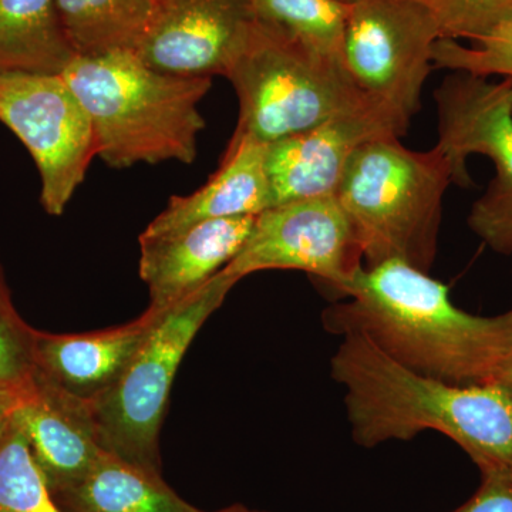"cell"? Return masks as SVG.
Here are the masks:
<instances>
[{
  "instance_id": "obj_1",
  "label": "cell",
  "mask_w": 512,
  "mask_h": 512,
  "mask_svg": "<svg viewBox=\"0 0 512 512\" xmlns=\"http://www.w3.org/2000/svg\"><path fill=\"white\" fill-rule=\"evenodd\" d=\"M325 309L333 335L363 333L421 375L457 386L500 382L512 362V309L478 316L451 302L448 286L406 262L362 268Z\"/></svg>"
},
{
  "instance_id": "obj_2",
  "label": "cell",
  "mask_w": 512,
  "mask_h": 512,
  "mask_svg": "<svg viewBox=\"0 0 512 512\" xmlns=\"http://www.w3.org/2000/svg\"><path fill=\"white\" fill-rule=\"evenodd\" d=\"M330 376L356 444L409 441L431 430L453 440L487 474H512V392L501 383L457 386L421 375L363 333L342 335Z\"/></svg>"
},
{
  "instance_id": "obj_3",
  "label": "cell",
  "mask_w": 512,
  "mask_h": 512,
  "mask_svg": "<svg viewBox=\"0 0 512 512\" xmlns=\"http://www.w3.org/2000/svg\"><path fill=\"white\" fill-rule=\"evenodd\" d=\"M62 76L92 121L97 157L109 167L194 163L205 128L198 106L212 77L157 72L134 50L76 56Z\"/></svg>"
},
{
  "instance_id": "obj_4",
  "label": "cell",
  "mask_w": 512,
  "mask_h": 512,
  "mask_svg": "<svg viewBox=\"0 0 512 512\" xmlns=\"http://www.w3.org/2000/svg\"><path fill=\"white\" fill-rule=\"evenodd\" d=\"M450 184L453 168L439 146L414 151L399 137H380L357 148L335 195L359 239L363 266L397 259L430 274Z\"/></svg>"
},
{
  "instance_id": "obj_5",
  "label": "cell",
  "mask_w": 512,
  "mask_h": 512,
  "mask_svg": "<svg viewBox=\"0 0 512 512\" xmlns=\"http://www.w3.org/2000/svg\"><path fill=\"white\" fill-rule=\"evenodd\" d=\"M225 77L238 97L235 133L265 144L376 101L343 64L311 55L256 18Z\"/></svg>"
},
{
  "instance_id": "obj_6",
  "label": "cell",
  "mask_w": 512,
  "mask_h": 512,
  "mask_svg": "<svg viewBox=\"0 0 512 512\" xmlns=\"http://www.w3.org/2000/svg\"><path fill=\"white\" fill-rule=\"evenodd\" d=\"M237 284L218 272L198 291L160 313L119 382L89 403L103 450L161 473L158 441L178 367L202 325Z\"/></svg>"
},
{
  "instance_id": "obj_7",
  "label": "cell",
  "mask_w": 512,
  "mask_h": 512,
  "mask_svg": "<svg viewBox=\"0 0 512 512\" xmlns=\"http://www.w3.org/2000/svg\"><path fill=\"white\" fill-rule=\"evenodd\" d=\"M441 148L454 184H473L467 160L493 161L495 175L468 212L467 224L488 248L512 255V79L451 72L434 92Z\"/></svg>"
},
{
  "instance_id": "obj_8",
  "label": "cell",
  "mask_w": 512,
  "mask_h": 512,
  "mask_svg": "<svg viewBox=\"0 0 512 512\" xmlns=\"http://www.w3.org/2000/svg\"><path fill=\"white\" fill-rule=\"evenodd\" d=\"M436 20L416 0H356L350 6L343 63L356 86L410 126L434 70Z\"/></svg>"
},
{
  "instance_id": "obj_9",
  "label": "cell",
  "mask_w": 512,
  "mask_h": 512,
  "mask_svg": "<svg viewBox=\"0 0 512 512\" xmlns=\"http://www.w3.org/2000/svg\"><path fill=\"white\" fill-rule=\"evenodd\" d=\"M0 123L35 161L43 210L60 217L97 157L82 103L62 74H0Z\"/></svg>"
},
{
  "instance_id": "obj_10",
  "label": "cell",
  "mask_w": 512,
  "mask_h": 512,
  "mask_svg": "<svg viewBox=\"0 0 512 512\" xmlns=\"http://www.w3.org/2000/svg\"><path fill=\"white\" fill-rule=\"evenodd\" d=\"M363 266V252L336 195L276 204L256 215L244 247L222 274L239 282L272 269L301 271L342 295Z\"/></svg>"
},
{
  "instance_id": "obj_11",
  "label": "cell",
  "mask_w": 512,
  "mask_h": 512,
  "mask_svg": "<svg viewBox=\"0 0 512 512\" xmlns=\"http://www.w3.org/2000/svg\"><path fill=\"white\" fill-rule=\"evenodd\" d=\"M255 22L252 0H156L134 52L175 76H224Z\"/></svg>"
},
{
  "instance_id": "obj_12",
  "label": "cell",
  "mask_w": 512,
  "mask_h": 512,
  "mask_svg": "<svg viewBox=\"0 0 512 512\" xmlns=\"http://www.w3.org/2000/svg\"><path fill=\"white\" fill-rule=\"evenodd\" d=\"M409 127L392 110L373 101L268 144L266 168L274 205L335 195L357 148L375 138H402Z\"/></svg>"
},
{
  "instance_id": "obj_13",
  "label": "cell",
  "mask_w": 512,
  "mask_h": 512,
  "mask_svg": "<svg viewBox=\"0 0 512 512\" xmlns=\"http://www.w3.org/2000/svg\"><path fill=\"white\" fill-rule=\"evenodd\" d=\"M255 217L198 222L164 237H140V276L150 292L147 311L160 315L198 291L244 247Z\"/></svg>"
},
{
  "instance_id": "obj_14",
  "label": "cell",
  "mask_w": 512,
  "mask_h": 512,
  "mask_svg": "<svg viewBox=\"0 0 512 512\" xmlns=\"http://www.w3.org/2000/svg\"><path fill=\"white\" fill-rule=\"evenodd\" d=\"M53 497L86 476L103 448L89 403L36 376L33 392L12 410Z\"/></svg>"
},
{
  "instance_id": "obj_15",
  "label": "cell",
  "mask_w": 512,
  "mask_h": 512,
  "mask_svg": "<svg viewBox=\"0 0 512 512\" xmlns=\"http://www.w3.org/2000/svg\"><path fill=\"white\" fill-rule=\"evenodd\" d=\"M158 316L146 311L127 325L80 335L36 330V376L76 399L92 403L119 382Z\"/></svg>"
},
{
  "instance_id": "obj_16",
  "label": "cell",
  "mask_w": 512,
  "mask_h": 512,
  "mask_svg": "<svg viewBox=\"0 0 512 512\" xmlns=\"http://www.w3.org/2000/svg\"><path fill=\"white\" fill-rule=\"evenodd\" d=\"M268 144L234 133L217 173L190 195H175L140 237L175 234L202 221L256 217L274 205L268 168Z\"/></svg>"
},
{
  "instance_id": "obj_17",
  "label": "cell",
  "mask_w": 512,
  "mask_h": 512,
  "mask_svg": "<svg viewBox=\"0 0 512 512\" xmlns=\"http://www.w3.org/2000/svg\"><path fill=\"white\" fill-rule=\"evenodd\" d=\"M63 512H197L161 478L103 450L96 463L63 493L55 495Z\"/></svg>"
},
{
  "instance_id": "obj_18",
  "label": "cell",
  "mask_w": 512,
  "mask_h": 512,
  "mask_svg": "<svg viewBox=\"0 0 512 512\" xmlns=\"http://www.w3.org/2000/svg\"><path fill=\"white\" fill-rule=\"evenodd\" d=\"M76 56L56 0H0V74H62Z\"/></svg>"
},
{
  "instance_id": "obj_19",
  "label": "cell",
  "mask_w": 512,
  "mask_h": 512,
  "mask_svg": "<svg viewBox=\"0 0 512 512\" xmlns=\"http://www.w3.org/2000/svg\"><path fill=\"white\" fill-rule=\"evenodd\" d=\"M64 32L77 56L136 50L156 0H56Z\"/></svg>"
},
{
  "instance_id": "obj_20",
  "label": "cell",
  "mask_w": 512,
  "mask_h": 512,
  "mask_svg": "<svg viewBox=\"0 0 512 512\" xmlns=\"http://www.w3.org/2000/svg\"><path fill=\"white\" fill-rule=\"evenodd\" d=\"M350 6L345 0H252L259 22L311 55L343 66Z\"/></svg>"
},
{
  "instance_id": "obj_21",
  "label": "cell",
  "mask_w": 512,
  "mask_h": 512,
  "mask_svg": "<svg viewBox=\"0 0 512 512\" xmlns=\"http://www.w3.org/2000/svg\"><path fill=\"white\" fill-rule=\"evenodd\" d=\"M0 512H63L12 416L0 439Z\"/></svg>"
},
{
  "instance_id": "obj_22",
  "label": "cell",
  "mask_w": 512,
  "mask_h": 512,
  "mask_svg": "<svg viewBox=\"0 0 512 512\" xmlns=\"http://www.w3.org/2000/svg\"><path fill=\"white\" fill-rule=\"evenodd\" d=\"M36 329L16 311L0 264V403L15 409L35 389Z\"/></svg>"
},
{
  "instance_id": "obj_23",
  "label": "cell",
  "mask_w": 512,
  "mask_h": 512,
  "mask_svg": "<svg viewBox=\"0 0 512 512\" xmlns=\"http://www.w3.org/2000/svg\"><path fill=\"white\" fill-rule=\"evenodd\" d=\"M433 64L434 69L512 79V20L471 45H463L458 40H437Z\"/></svg>"
},
{
  "instance_id": "obj_24",
  "label": "cell",
  "mask_w": 512,
  "mask_h": 512,
  "mask_svg": "<svg viewBox=\"0 0 512 512\" xmlns=\"http://www.w3.org/2000/svg\"><path fill=\"white\" fill-rule=\"evenodd\" d=\"M436 20L440 39L474 40L512 20V0H416Z\"/></svg>"
},
{
  "instance_id": "obj_25",
  "label": "cell",
  "mask_w": 512,
  "mask_h": 512,
  "mask_svg": "<svg viewBox=\"0 0 512 512\" xmlns=\"http://www.w3.org/2000/svg\"><path fill=\"white\" fill-rule=\"evenodd\" d=\"M453 512H512V474L483 476L476 494Z\"/></svg>"
},
{
  "instance_id": "obj_26",
  "label": "cell",
  "mask_w": 512,
  "mask_h": 512,
  "mask_svg": "<svg viewBox=\"0 0 512 512\" xmlns=\"http://www.w3.org/2000/svg\"><path fill=\"white\" fill-rule=\"evenodd\" d=\"M10 416H12V410L6 404L0 403V439H2L5 431L8 430L10 424Z\"/></svg>"
},
{
  "instance_id": "obj_27",
  "label": "cell",
  "mask_w": 512,
  "mask_h": 512,
  "mask_svg": "<svg viewBox=\"0 0 512 512\" xmlns=\"http://www.w3.org/2000/svg\"><path fill=\"white\" fill-rule=\"evenodd\" d=\"M498 383L504 384V386L508 387L512 392V362L508 365L507 369H505V372Z\"/></svg>"
},
{
  "instance_id": "obj_28",
  "label": "cell",
  "mask_w": 512,
  "mask_h": 512,
  "mask_svg": "<svg viewBox=\"0 0 512 512\" xmlns=\"http://www.w3.org/2000/svg\"><path fill=\"white\" fill-rule=\"evenodd\" d=\"M197 512H205L198 510ZM217 512H252L245 508L244 505H232V507L225 508V510L217 511Z\"/></svg>"
},
{
  "instance_id": "obj_29",
  "label": "cell",
  "mask_w": 512,
  "mask_h": 512,
  "mask_svg": "<svg viewBox=\"0 0 512 512\" xmlns=\"http://www.w3.org/2000/svg\"><path fill=\"white\" fill-rule=\"evenodd\" d=\"M345 2L353 3V2H356V0H345Z\"/></svg>"
},
{
  "instance_id": "obj_30",
  "label": "cell",
  "mask_w": 512,
  "mask_h": 512,
  "mask_svg": "<svg viewBox=\"0 0 512 512\" xmlns=\"http://www.w3.org/2000/svg\"><path fill=\"white\" fill-rule=\"evenodd\" d=\"M252 512H256V511H252Z\"/></svg>"
}]
</instances>
